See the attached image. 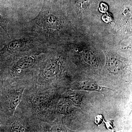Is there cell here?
<instances>
[{
    "label": "cell",
    "mask_w": 132,
    "mask_h": 132,
    "mask_svg": "<svg viewBox=\"0 0 132 132\" xmlns=\"http://www.w3.org/2000/svg\"><path fill=\"white\" fill-rule=\"evenodd\" d=\"M33 22L35 27L41 31L57 29L60 26L58 17L47 12L44 6L38 16L33 20Z\"/></svg>",
    "instance_id": "cell-1"
},
{
    "label": "cell",
    "mask_w": 132,
    "mask_h": 132,
    "mask_svg": "<svg viewBox=\"0 0 132 132\" xmlns=\"http://www.w3.org/2000/svg\"><path fill=\"white\" fill-rule=\"evenodd\" d=\"M106 67L110 72L119 74L125 71L126 67L125 59L119 55L112 52H107Z\"/></svg>",
    "instance_id": "cell-2"
},
{
    "label": "cell",
    "mask_w": 132,
    "mask_h": 132,
    "mask_svg": "<svg viewBox=\"0 0 132 132\" xmlns=\"http://www.w3.org/2000/svg\"><path fill=\"white\" fill-rule=\"evenodd\" d=\"M73 87L74 89L101 92L104 88L97 85L96 82L89 80L78 82L74 84Z\"/></svg>",
    "instance_id": "cell-3"
},
{
    "label": "cell",
    "mask_w": 132,
    "mask_h": 132,
    "mask_svg": "<svg viewBox=\"0 0 132 132\" xmlns=\"http://www.w3.org/2000/svg\"><path fill=\"white\" fill-rule=\"evenodd\" d=\"M28 43V40L25 39L14 40L5 45L4 50L9 52H15L25 47Z\"/></svg>",
    "instance_id": "cell-4"
},
{
    "label": "cell",
    "mask_w": 132,
    "mask_h": 132,
    "mask_svg": "<svg viewBox=\"0 0 132 132\" xmlns=\"http://www.w3.org/2000/svg\"><path fill=\"white\" fill-rule=\"evenodd\" d=\"M60 68V65L57 62H53L45 68L43 71L44 75L48 78L53 77L59 73Z\"/></svg>",
    "instance_id": "cell-5"
},
{
    "label": "cell",
    "mask_w": 132,
    "mask_h": 132,
    "mask_svg": "<svg viewBox=\"0 0 132 132\" xmlns=\"http://www.w3.org/2000/svg\"><path fill=\"white\" fill-rule=\"evenodd\" d=\"M35 62V59L31 55H27L22 57L16 63V67L19 69H25L33 65Z\"/></svg>",
    "instance_id": "cell-6"
},
{
    "label": "cell",
    "mask_w": 132,
    "mask_h": 132,
    "mask_svg": "<svg viewBox=\"0 0 132 132\" xmlns=\"http://www.w3.org/2000/svg\"><path fill=\"white\" fill-rule=\"evenodd\" d=\"M23 93L18 92L12 96L10 101V106L12 111H15L21 100Z\"/></svg>",
    "instance_id": "cell-7"
},
{
    "label": "cell",
    "mask_w": 132,
    "mask_h": 132,
    "mask_svg": "<svg viewBox=\"0 0 132 132\" xmlns=\"http://www.w3.org/2000/svg\"><path fill=\"white\" fill-rule=\"evenodd\" d=\"M58 109L61 113L63 114H68L72 112L73 108L68 102L64 101L61 102L59 104Z\"/></svg>",
    "instance_id": "cell-8"
},
{
    "label": "cell",
    "mask_w": 132,
    "mask_h": 132,
    "mask_svg": "<svg viewBox=\"0 0 132 132\" xmlns=\"http://www.w3.org/2000/svg\"><path fill=\"white\" fill-rule=\"evenodd\" d=\"M83 59L88 64H93L95 61V57L93 54L90 51H86L82 54Z\"/></svg>",
    "instance_id": "cell-9"
},
{
    "label": "cell",
    "mask_w": 132,
    "mask_h": 132,
    "mask_svg": "<svg viewBox=\"0 0 132 132\" xmlns=\"http://www.w3.org/2000/svg\"><path fill=\"white\" fill-rule=\"evenodd\" d=\"M12 130L14 132H24L26 131V129L21 125L15 123L12 126Z\"/></svg>",
    "instance_id": "cell-10"
},
{
    "label": "cell",
    "mask_w": 132,
    "mask_h": 132,
    "mask_svg": "<svg viewBox=\"0 0 132 132\" xmlns=\"http://www.w3.org/2000/svg\"><path fill=\"white\" fill-rule=\"evenodd\" d=\"M69 99L76 104H80L81 101V98L79 95L74 93L69 95Z\"/></svg>",
    "instance_id": "cell-11"
},
{
    "label": "cell",
    "mask_w": 132,
    "mask_h": 132,
    "mask_svg": "<svg viewBox=\"0 0 132 132\" xmlns=\"http://www.w3.org/2000/svg\"><path fill=\"white\" fill-rule=\"evenodd\" d=\"M0 27L7 33L8 35H9L6 26V24H5L4 20H3L2 16H1V14H0Z\"/></svg>",
    "instance_id": "cell-12"
},
{
    "label": "cell",
    "mask_w": 132,
    "mask_h": 132,
    "mask_svg": "<svg viewBox=\"0 0 132 132\" xmlns=\"http://www.w3.org/2000/svg\"><path fill=\"white\" fill-rule=\"evenodd\" d=\"M89 1V0H78V3L80 6L81 5H85Z\"/></svg>",
    "instance_id": "cell-13"
}]
</instances>
